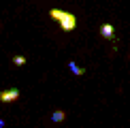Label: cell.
<instances>
[{
	"instance_id": "6da1fadb",
	"label": "cell",
	"mask_w": 130,
	"mask_h": 128,
	"mask_svg": "<svg viewBox=\"0 0 130 128\" xmlns=\"http://www.w3.org/2000/svg\"><path fill=\"white\" fill-rule=\"evenodd\" d=\"M49 15H51V19H58V21H60V28H62L64 32H70V30L77 28V17H75L73 13H68V11L53 9V11H49Z\"/></svg>"
},
{
	"instance_id": "7a4b0ae2",
	"label": "cell",
	"mask_w": 130,
	"mask_h": 128,
	"mask_svg": "<svg viewBox=\"0 0 130 128\" xmlns=\"http://www.w3.org/2000/svg\"><path fill=\"white\" fill-rule=\"evenodd\" d=\"M17 98H19V90L17 88H11V90L0 92V103H15Z\"/></svg>"
},
{
	"instance_id": "3957f363",
	"label": "cell",
	"mask_w": 130,
	"mask_h": 128,
	"mask_svg": "<svg viewBox=\"0 0 130 128\" xmlns=\"http://www.w3.org/2000/svg\"><path fill=\"white\" fill-rule=\"evenodd\" d=\"M100 34L105 36V39H113V36H115V28H113L111 24H102L100 26Z\"/></svg>"
},
{
	"instance_id": "277c9868",
	"label": "cell",
	"mask_w": 130,
	"mask_h": 128,
	"mask_svg": "<svg viewBox=\"0 0 130 128\" xmlns=\"http://www.w3.org/2000/svg\"><path fill=\"white\" fill-rule=\"evenodd\" d=\"M68 68H70V73H73V75H79V77H81V75H85V68L77 66L75 62H68Z\"/></svg>"
},
{
	"instance_id": "5b68a950",
	"label": "cell",
	"mask_w": 130,
	"mask_h": 128,
	"mask_svg": "<svg viewBox=\"0 0 130 128\" xmlns=\"http://www.w3.org/2000/svg\"><path fill=\"white\" fill-rule=\"evenodd\" d=\"M64 117H66V113H64L62 109H58V111H53V113H51V122H56V124H58V122H62Z\"/></svg>"
},
{
	"instance_id": "8992f818",
	"label": "cell",
	"mask_w": 130,
	"mask_h": 128,
	"mask_svg": "<svg viewBox=\"0 0 130 128\" xmlns=\"http://www.w3.org/2000/svg\"><path fill=\"white\" fill-rule=\"evenodd\" d=\"M13 64H15V66H24V64H26V58H24V56H13Z\"/></svg>"
},
{
	"instance_id": "52a82bcc",
	"label": "cell",
	"mask_w": 130,
	"mask_h": 128,
	"mask_svg": "<svg viewBox=\"0 0 130 128\" xmlns=\"http://www.w3.org/2000/svg\"><path fill=\"white\" fill-rule=\"evenodd\" d=\"M4 126V120H2V117H0V128H2Z\"/></svg>"
},
{
	"instance_id": "ba28073f",
	"label": "cell",
	"mask_w": 130,
	"mask_h": 128,
	"mask_svg": "<svg viewBox=\"0 0 130 128\" xmlns=\"http://www.w3.org/2000/svg\"><path fill=\"white\" fill-rule=\"evenodd\" d=\"M0 28H2V26H0Z\"/></svg>"
}]
</instances>
